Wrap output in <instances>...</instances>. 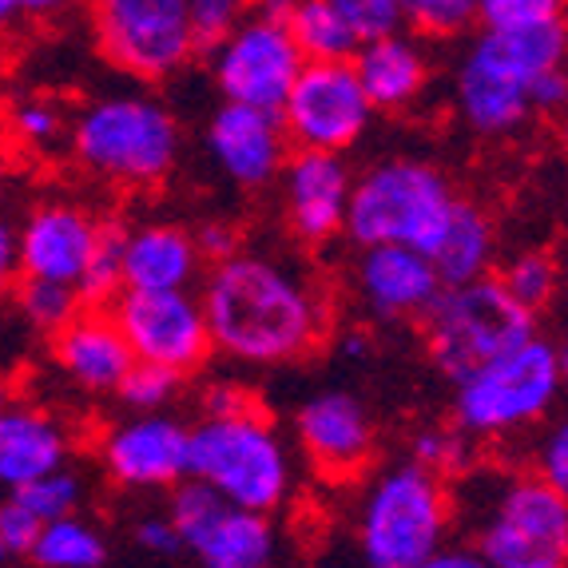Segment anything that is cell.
Returning a JSON list of instances; mask_svg holds the SVG:
<instances>
[{"label":"cell","instance_id":"obj_1","mask_svg":"<svg viewBox=\"0 0 568 568\" xmlns=\"http://www.w3.org/2000/svg\"><path fill=\"white\" fill-rule=\"evenodd\" d=\"M211 351L243 366H286L331 334L323 286L303 266L263 251H235L211 263L200 294Z\"/></svg>","mask_w":568,"mask_h":568},{"label":"cell","instance_id":"obj_2","mask_svg":"<svg viewBox=\"0 0 568 568\" xmlns=\"http://www.w3.org/2000/svg\"><path fill=\"white\" fill-rule=\"evenodd\" d=\"M72 155L95 180L115 187H160L183 152V128L160 95L128 88L88 100L72 120Z\"/></svg>","mask_w":568,"mask_h":568},{"label":"cell","instance_id":"obj_3","mask_svg":"<svg viewBox=\"0 0 568 568\" xmlns=\"http://www.w3.org/2000/svg\"><path fill=\"white\" fill-rule=\"evenodd\" d=\"M565 20L529 32H481L457 60L454 100L465 128L485 140L521 132L532 120V77L565 68Z\"/></svg>","mask_w":568,"mask_h":568},{"label":"cell","instance_id":"obj_4","mask_svg":"<svg viewBox=\"0 0 568 568\" xmlns=\"http://www.w3.org/2000/svg\"><path fill=\"white\" fill-rule=\"evenodd\" d=\"M187 477L215 489L227 505L275 513L291 501L294 457L263 406L203 414L187 429Z\"/></svg>","mask_w":568,"mask_h":568},{"label":"cell","instance_id":"obj_5","mask_svg":"<svg viewBox=\"0 0 568 568\" xmlns=\"http://www.w3.org/2000/svg\"><path fill=\"white\" fill-rule=\"evenodd\" d=\"M457 200L462 195L442 168L417 155H394L351 183L342 235L354 246H414L429 258Z\"/></svg>","mask_w":568,"mask_h":568},{"label":"cell","instance_id":"obj_6","mask_svg":"<svg viewBox=\"0 0 568 568\" xmlns=\"http://www.w3.org/2000/svg\"><path fill=\"white\" fill-rule=\"evenodd\" d=\"M454 497L422 462H394L366 485L358 505V557L366 568H414L449 537Z\"/></svg>","mask_w":568,"mask_h":568},{"label":"cell","instance_id":"obj_7","mask_svg":"<svg viewBox=\"0 0 568 568\" xmlns=\"http://www.w3.org/2000/svg\"><path fill=\"white\" fill-rule=\"evenodd\" d=\"M454 386V417L465 437H513L540 426L557 406L565 386V358L557 342L532 334Z\"/></svg>","mask_w":568,"mask_h":568},{"label":"cell","instance_id":"obj_8","mask_svg":"<svg viewBox=\"0 0 568 568\" xmlns=\"http://www.w3.org/2000/svg\"><path fill=\"white\" fill-rule=\"evenodd\" d=\"M417 323L426 334L429 358L449 382H462L477 366L537 334V314L513 303L509 291L497 283V275L442 286V294Z\"/></svg>","mask_w":568,"mask_h":568},{"label":"cell","instance_id":"obj_9","mask_svg":"<svg viewBox=\"0 0 568 568\" xmlns=\"http://www.w3.org/2000/svg\"><path fill=\"white\" fill-rule=\"evenodd\" d=\"M95 40L123 77L155 84L191 64L187 0H95Z\"/></svg>","mask_w":568,"mask_h":568},{"label":"cell","instance_id":"obj_10","mask_svg":"<svg viewBox=\"0 0 568 568\" xmlns=\"http://www.w3.org/2000/svg\"><path fill=\"white\" fill-rule=\"evenodd\" d=\"M168 521L200 568H271L278 557V529L271 513L227 505L215 489L191 477L171 485Z\"/></svg>","mask_w":568,"mask_h":568},{"label":"cell","instance_id":"obj_11","mask_svg":"<svg viewBox=\"0 0 568 568\" xmlns=\"http://www.w3.org/2000/svg\"><path fill=\"white\" fill-rule=\"evenodd\" d=\"M278 120L291 148L342 155L366 135L374 108L354 77L351 60H306L278 108Z\"/></svg>","mask_w":568,"mask_h":568},{"label":"cell","instance_id":"obj_12","mask_svg":"<svg viewBox=\"0 0 568 568\" xmlns=\"http://www.w3.org/2000/svg\"><path fill=\"white\" fill-rule=\"evenodd\" d=\"M303 52L286 32V24L263 17H246L243 24L211 44V84L227 104L278 112L294 77L303 72Z\"/></svg>","mask_w":568,"mask_h":568},{"label":"cell","instance_id":"obj_13","mask_svg":"<svg viewBox=\"0 0 568 568\" xmlns=\"http://www.w3.org/2000/svg\"><path fill=\"white\" fill-rule=\"evenodd\" d=\"M135 362L195 374L211 358V334L200 294L191 291H120L108 303Z\"/></svg>","mask_w":568,"mask_h":568},{"label":"cell","instance_id":"obj_14","mask_svg":"<svg viewBox=\"0 0 568 568\" xmlns=\"http://www.w3.org/2000/svg\"><path fill=\"white\" fill-rule=\"evenodd\" d=\"M294 437L303 457L323 481L346 485L374 462V422L369 409L346 389H323L298 406Z\"/></svg>","mask_w":568,"mask_h":568},{"label":"cell","instance_id":"obj_15","mask_svg":"<svg viewBox=\"0 0 568 568\" xmlns=\"http://www.w3.org/2000/svg\"><path fill=\"white\" fill-rule=\"evenodd\" d=\"M100 465L120 489H171L187 477V426L168 409L123 417L100 442Z\"/></svg>","mask_w":568,"mask_h":568},{"label":"cell","instance_id":"obj_16","mask_svg":"<svg viewBox=\"0 0 568 568\" xmlns=\"http://www.w3.org/2000/svg\"><path fill=\"white\" fill-rule=\"evenodd\" d=\"M283 219L286 231L303 246H326L342 235L346 223V200H351V168L338 152H311L294 148L283 171Z\"/></svg>","mask_w":568,"mask_h":568},{"label":"cell","instance_id":"obj_17","mask_svg":"<svg viewBox=\"0 0 568 568\" xmlns=\"http://www.w3.org/2000/svg\"><path fill=\"white\" fill-rule=\"evenodd\" d=\"M203 143H207L211 163L243 191H258L266 183H275L286 155L294 152L278 112L227 104V100L211 112Z\"/></svg>","mask_w":568,"mask_h":568},{"label":"cell","instance_id":"obj_18","mask_svg":"<svg viewBox=\"0 0 568 568\" xmlns=\"http://www.w3.org/2000/svg\"><path fill=\"white\" fill-rule=\"evenodd\" d=\"M100 227H104V219H95L80 203H64V200L37 203L17 223L20 275L77 286L88 258L95 251Z\"/></svg>","mask_w":568,"mask_h":568},{"label":"cell","instance_id":"obj_19","mask_svg":"<svg viewBox=\"0 0 568 568\" xmlns=\"http://www.w3.org/2000/svg\"><path fill=\"white\" fill-rule=\"evenodd\" d=\"M354 294L382 323H414L442 294V278L434 263L414 246H358Z\"/></svg>","mask_w":568,"mask_h":568},{"label":"cell","instance_id":"obj_20","mask_svg":"<svg viewBox=\"0 0 568 568\" xmlns=\"http://www.w3.org/2000/svg\"><path fill=\"white\" fill-rule=\"evenodd\" d=\"M52 338V362L68 382L84 394H115L132 366V351L123 342L108 306H80Z\"/></svg>","mask_w":568,"mask_h":568},{"label":"cell","instance_id":"obj_21","mask_svg":"<svg viewBox=\"0 0 568 568\" xmlns=\"http://www.w3.org/2000/svg\"><path fill=\"white\" fill-rule=\"evenodd\" d=\"M68 454L72 434L52 409L17 398L0 409V493H17L68 465Z\"/></svg>","mask_w":568,"mask_h":568},{"label":"cell","instance_id":"obj_22","mask_svg":"<svg viewBox=\"0 0 568 568\" xmlns=\"http://www.w3.org/2000/svg\"><path fill=\"white\" fill-rule=\"evenodd\" d=\"M200 266L195 235L180 223L152 219L123 227V291H191Z\"/></svg>","mask_w":568,"mask_h":568},{"label":"cell","instance_id":"obj_23","mask_svg":"<svg viewBox=\"0 0 568 568\" xmlns=\"http://www.w3.org/2000/svg\"><path fill=\"white\" fill-rule=\"evenodd\" d=\"M351 64L374 112H402V108L417 104V95L429 88L426 48L406 32L358 44Z\"/></svg>","mask_w":568,"mask_h":568},{"label":"cell","instance_id":"obj_24","mask_svg":"<svg viewBox=\"0 0 568 568\" xmlns=\"http://www.w3.org/2000/svg\"><path fill=\"white\" fill-rule=\"evenodd\" d=\"M489 521L505 525L513 537L521 540L529 557H560L568 549V501L565 493L540 481L537 474L513 477L501 485L497 501H493Z\"/></svg>","mask_w":568,"mask_h":568},{"label":"cell","instance_id":"obj_25","mask_svg":"<svg viewBox=\"0 0 568 568\" xmlns=\"http://www.w3.org/2000/svg\"><path fill=\"white\" fill-rule=\"evenodd\" d=\"M493 258H497V227L477 203L457 200L454 215H449L446 231L429 251L442 286L474 283V278L493 275Z\"/></svg>","mask_w":568,"mask_h":568},{"label":"cell","instance_id":"obj_26","mask_svg":"<svg viewBox=\"0 0 568 568\" xmlns=\"http://www.w3.org/2000/svg\"><path fill=\"white\" fill-rule=\"evenodd\" d=\"M29 560L37 568H104L108 540L92 521L72 513V517L40 525L37 540H32L29 549Z\"/></svg>","mask_w":568,"mask_h":568},{"label":"cell","instance_id":"obj_27","mask_svg":"<svg viewBox=\"0 0 568 568\" xmlns=\"http://www.w3.org/2000/svg\"><path fill=\"white\" fill-rule=\"evenodd\" d=\"M286 32L294 37L303 60H351L358 52V40L342 24L331 0H298L286 17Z\"/></svg>","mask_w":568,"mask_h":568},{"label":"cell","instance_id":"obj_28","mask_svg":"<svg viewBox=\"0 0 568 568\" xmlns=\"http://www.w3.org/2000/svg\"><path fill=\"white\" fill-rule=\"evenodd\" d=\"M12 303H17V314L32 331L40 334H57L60 326L80 311V294L77 286L68 283H52V278H29L20 275L12 283Z\"/></svg>","mask_w":568,"mask_h":568},{"label":"cell","instance_id":"obj_29","mask_svg":"<svg viewBox=\"0 0 568 568\" xmlns=\"http://www.w3.org/2000/svg\"><path fill=\"white\" fill-rule=\"evenodd\" d=\"M497 283L509 291L513 303H521L529 314L545 311L560 291V266L549 251H525V255L509 258Z\"/></svg>","mask_w":568,"mask_h":568},{"label":"cell","instance_id":"obj_30","mask_svg":"<svg viewBox=\"0 0 568 568\" xmlns=\"http://www.w3.org/2000/svg\"><path fill=\"white\" fill-rule=\"evenodd\" d=\"M120 291H123V227L112 223V219H104L92 258H88L84 275L77 283V294H80V306H108Z\"/></svg>","mask_w":568,"mask_h":568},{"label":"cell","instance_id":"obj_31","mask_svg":"<svg viewBox=\"0 0 568 568\" xmlns=\"http://www.w3.org/2000/svg\"><path fill=\"white\" fill-rule=\"evenodd\" d=\"M84 493H88L84 474L72 469V465H60V469H52V474L37 477V481H29L24 489H17L12 497H17V501L24 505L40 525H44V521H60V517L80 513Z\"/></svg>","mask_w":568,"mask_h":568},{"label":"cell","instance_id":"obj_32","mask_svg":"<svg viewBox=\"0 0 568 568\" xmlns=\"http://www.w3.org/2000/svg\"><path fill=\"white\" fill-rule=\"evenodd\" d=\"M183 382L187 378L175 374V369H168V366L132 362L128 374L120 378V386H115V398L132 409V414H160V409H168L171 402L183 394Z\"/></svg>","mask_w":568,"mask_h":568},{"label":"cell","instance_id":"obj_33","mask_svg":"<svg viewBox=\"0 0 568 568\" xmlns=\"http://www.w3.org/2000/svg\"><path fill=\"white\" fill-rule=\"evenodd\" d=\"M565 20V0H477L481 32H529Z\"/></svg>","mask_w":568,"mask_h":568},{"label":"cell","instance_id":"obj_34","mask_svg":"<svg viewBox=\"0 0 568 568\" xmlns=\"http://www.w3.org/2000/svg\"><path fill=\"white\" fill-rule=\"evenodd\" d=\"M402 17L422 37L449 40L477 24V0H402Z\"/></svg>","mask_w":568,"mask_h":568},{"label":"cell","instance_id":"obj_35","mask_svg":"<svg viewBox=\"0 0 568 568\" xmlns=\"http://www.w3.org/2000/svg\"><path fill=\"white\" fill-rule=\"evenodd\" d=\"M9 135L24 143V148H32V152H48V148H57L68 135V120L52 100L29 95V100H20V104L12 108Z\"/></svg>","mask_w":568,"mask_h":568},{"label":"cell","instance_id":"obj_36","mask_svg":"<svg viewBox=\"0 0 568 568\" xmlns=\"http://www.w3.org/2000/svg\"><path fill=\"white\" fill-rule=\"evenodd\" d=\"M331 4H334V12H338L342 24L351 29V37L358 40V44L394 37V32L406 29L402 0H331Z\"/></svg>","mask_w":568,"mask_h":568},{"label":"cell","instance_id":"obj_37","mask_svg":"<svg viewBox=\"0 0 568 568\" xmlns=\"http://www.w3.org/2000/svg\"><path fill=\"white\" fill-rule=\"evenodd\" d=\"M251 17V0H187V20L195 48H211L227 37L235 24Z\"/></svg>","mask_w":568,"mask_h":568},{"label":"cell","instance_id":"obj_38","mask_svg":"<svg viewBox=\"0 0 568 568\" xmlns=\"http://www.w3.org/2000/svg\"><path fill=\"white\" fill-rule=\"evenodd\" d=\"M414 462H422L426 469L446 477L449 469H465L469 462V437L462 429H422L414 437Z\"/></svg>","mask_w":568,"mask_h":568},{"label":"cell","instance_id":"obj_39","mask_svg":"<svg viewBox=\"0 0 568 568\" xmlns=\"http://www.w3.org/2000/svg\"><path fill=\"white\" fill-rule=\"evenodd\" d=\"M532 465H537L540 481H549L552 489H560V493L568 489V429H565V422H557L552 429L540 434Z\"/></svg>","mask_w":568,"mask_h":568},{"label":"cell","instance_id":"obj_40","mask_svg":"<svg viewBox=\"0 0 568 568\" xmlns=\"http://www.w3.org/2000/svg\"><path fill=\"white\" fill-rule=\"evenodd\" d=\"M37 532H40L37 517H32L12 493H4V497H0V540H4L9 557H29Z\"/></svg>","mask_w":568,"mask_h":568},{"label":"cell","instance_id":"obj_41","mask_svg":"<svg viewBox=\"0 0 568 568\" xmlns=\"http://www.w3.org/2000/svg\"><path fill=\"white\" fill-rule=\"evenodd\" d=\"M568 100V77L565 68H549V72H540L532 77V88H529V108L532 115H557Z\"/></svg>","mask_w":568,"mask_h":568},{"label":"cell","instance_id":"obj_42","mask_svg":"<svg viewBox=\"0 0 568 568\" xmlns=\"http://www.w3.org/2000/svg\"><path fill=\"white\" fill-rule=\"evenodd\" d=\"M135 545L143 552H152V557H175V552H183L180 532H175V525L168 517H143V521H135Z\"/></svg>","mask_w":568,"mask_h":568},{"label":"cell","instance_id":"obj_43","mask_svg":"<svg viewBox=\"0 0 568 568\" xmlns=\"http://www.w3.org/2000/svg\"><path fill=\"white\" fill-rule=\"evenodd\" d=\"M195 246H200V258H211V263H219V258H231L235 251H243V235H239L235 223H203L200 231H195Z\"/></svg>","mask_w":568,"mask_h":568},{"label":"cell","instance_id":"obj_44","mask_svg":"<svg viewBox=\"0 0 568 568\" xmlns=\"http://www.w3.org/2000/svg\"><path fill=\"white\" fill-rule=\"evenodd\" d=\"M414 568H493L489 560L477 552V545H449V540H442L429 557H422Z\"/></svg>","mask_w":568,"mask_h":568},{"label":"cell","instance_id":"obj_45","mask_svg":"<svg viewBox=\"0 0 568 568\" xmlns=\"http://www.w3.org/2000/svg\"><path fill=\"white\" fill-rule=\"evenodd\" d=\"M258 406V398L239 382H215V386L203 394V414H239V409Z\"/></svg>","mask_w":568,"mask_h":568},{"label":"cell","instance_id":"obj_46","mask_svg":"<svg viewBox=\"0 0 568 568\" xmlns=\"http://www.w3.org/2000/svg\"><path fill=\"white\" fill-rule=\"evenodd\" d=\"M20 278V263H17V223L0 215V298L12 291V283Z\"/></svg>","mask_w":568,"mask_h":568},{"label":"cell","instance_id":"obj_47","mask_svg":"<svg viewBox=\"0 0 568 568\" xmlns=\"http://www.w3.org/2000/svg\"><path fill=\"white\" fill-rule=\"evenodd\" d=\"M298 0H251V17L275 20V24H286V17L294 12Z\"/></svg>","mask_w":568,"mask_h":568},{"label":"cell","instance_id":"obj_48","mask_svg":"<svg viewBox=\"0 0 568 568\" xmlns=\"http://www.w3.org/2000/svg\"><path fill=\"white\" fill-rule=\"evenodd\" d=\"M72 0H17L20 17H52V12H64Z\"/></svg>","mask_w":568,"mask_h":568},{"label":"cell","instance_id":"obj_49","mask_svg":"<svg viewBox=\"0 0 568 568\" xmlns=\"http://www.w3.org/2000/svg\"><path fill=\"white\" fill-rule=\"evenodd\" d=\"M366 351H369L366 334H346V338H342V354H346V358H366Z\"/></svg>","mask_w":568,"mask_h":568},{"label":"cell","instance_id":"obj_50","mask_svg":"<svg viewBox=\"0 0 568 568\" xmlns=\"http://www.w3.org/2000/svg\"><path fill=\"white\" fill-rule=\"evenodd\" d=\"M17 0H0V32H9L12 24H17Z\"/></svg>","mask_w":568,"mask_h":568},{"label":"cell","instance_id":"obj_51","mask_svg":"<svg viewBox=\"0 0 568 568\" xmlns=\"http://www.w3.org/2000/svg\"><path fill=\"white\" fill-rule=\"evenodd\" d=\"M513 568H565V560L560 557H532V560H525V565H513Z\"/></svg>","mask_w":568,"mask_h":568},{"label":"cell","instance_id":"obj_52","mask_svg":"<svg viewBox=\"0 0 568 568\" xmlns=\"http://www.w3.org/2000/svg\"><path fill=\"white\" fill-rule=\"evenodd\" d=\"M9 402H12V378L4 374V369H0V409L9 406Z\"/></svg>","mask_w":568,"mask_h":568},{"label":"cell","instance_id":"obj_53","mask_svg":"<svg viewBox=\"0 0 568 568\" xmlns=\"http://www.w3.org/2000/svg\"><path fill=\"white\" fill-rule=\"evenodd\" d=\"M4 183H9V155H4V143H0V195H4Z\"/></svg>","mask_w":568,"mask_h":568},{"label":"cell","instance_id":"obj_54","mask_svg":"<svg viewBox=\"0 0 568 568\" xmlns=\"http://www.w3.org/2000/svg\"><path fill=\"white\" fill-rule=\"evenodd\" d=\"M0 568H9V549H4V540H0Z\"/></svg>","mask_w":568,"mask_h":568},{"label":"cell","instance_id":"obj_55","mask_svg":"<svg viewBox=\"0 0 568 568\" xmlns=\"http://www.w3.org/2000/svg\"><path fill=\"white\" fill-rule=\"evenodd\" d=\"M311 568H338V565H311Z\"/></svg>","mask_w":568,"mask_h":568}]
</instances>
